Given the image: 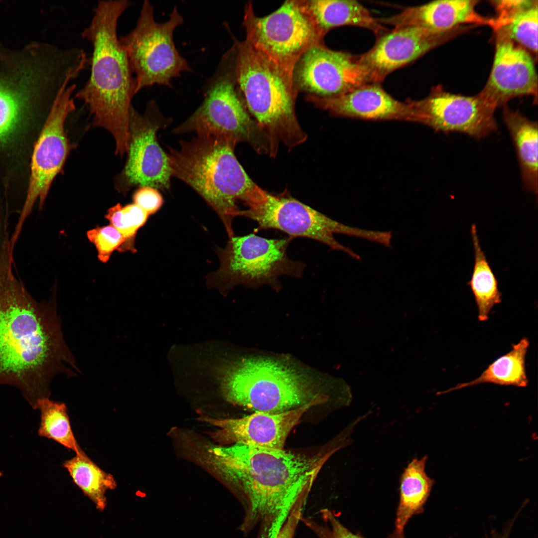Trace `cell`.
<instances>
[{
	"label": "cell",
	"instance_id": "6da1fadb",
	"mask_svg": "<svg viewBox=\"0 0 538 538\" xmlns=\"http://www.w3.org/2000/svg\"><path fill=\"white\" fill-rule=\"evenodd\" d=\"M9 253H0V385L18 388L31 406L49 398L56 375L80 373L57 314L56 294L36 301L13 274Z\"/></svg>",
	"mask_w": 538,
	"mask_h": 538
},
{
	"label": "cell",
	"instance_id": "7a4b0ae2",
	"mask_svg": "<svg viewBox=\"0 0 538 538\" xmlns=\"http://www.w3.org/2000/svg\"><path fill=\"white\" fill-rule=\"evenodd\" d=\"M342 448L334 440L314 454L241 444L213 447L208 452L243 506L241 530H257L256 538H275L295 504L308 496L324 465Z\"/></svg>",
	"mask_w": 538,
	"mask_h": 538
},
{
	"label": "cell",
	"instance_id": "3957f363",
	"mask_svg": "<svg viewBox=\"0 0 538 538\" xmlns=\"http://www.w3.org/2000/svg\"><path fill=\"white\" fill-rule=\"evenodd\" d=\"M129 0H100L81 36L93 46L91 74L74 98L89 107L93 125L109 132L116 154L128 151L129 114L136 94L135 78L117 34L119 18L130 6Z\"/></svg>",
	"mask_w": 538,
	"mask_h": 538
},
{
	"label": "cell",
	"instance_id": "277c9868",
	"mask_svg": "<svg viewBox=\"0 0 538 538\" xmlns=\"http://www.w3.org/2000/svg\"><path fill=\"white\" fill-rule=\"evenodd\" d=\"M236 145L223 139L200 135L181 140L169 148L172 175L195 190L223 222L229 238L234 236L232 221L257 185L245 172L234 153Z\"/></svg>",
	"mask_w": 538,
	"mask_h": 538
},
{
	"label": "cell",
	"instance_id": "5b68a950",
	"mask_svg": "<svg viewBox=\"0 0 538 538\" xmlns=\"http://www.w3.org/2000/svg\"><path fill=\"white\" fill-rule=\"evenodd\" d=\"M79 71L71 50L47 44L0 57V134L21 130L35 104L57 96Z\"/></svg>",
	"mask_w": 538,
	"mask_h": 538
},
{
	"label": "cell",
	"instance_id": "8992f818",
	"mask_svg": "<svg viewBox=\"0 0 538 538\" xmlns=\"http://www.w3.org/2000/svg\"><path fill=\"white\" fill-rule=\"evenodd\" d=\"M233 38L237 85L249 113L267 136L269 155L275 156L280 142L290 148L302 143L307 135L295 114L294 81L246 40Z\"/></svg>",
	"mask_w": 538,
	"mask_h": 538
},
{
	"label": "cell",
	"instance_id": "52a82bcc",
	"mask_svg": "<svg viewBox=\"0 0 538 538\" xmlns=\"http://www.w3.org/2000/svg\"><path fill=\"white\" fill-rule=\"evenodd\" d=\"M223 371L221 383L227 400L255 411L282 412L329 399L311 378L279 359L243 358Z\"/></svg>",
	"mask_w": 538,
	"mask_h": 538
},
{
	"label": "cell",
	"instance_id": "ba28073f",
	"mask_svg": "<svg viewBox=\"0 0 538 538\" xmlns=\"http://www.w3.org/2000/svg\"><path fill=\"white\" fill-rule=\"evenodd\" d=\"M234 44L222 56L203 86V100L194 113L175 128V134L195 133L234 145L249 143L259 153L269 154L266 134L251 117L237 85Z\"/></svg>",
	"mask_w": 538,
	"mask_h": 538
},
{
	"label": "cell",
	"instance_id": "9c48e42d",
	"mask_svg": "<svg viewBox=\"0 0 538 538\" xmlns=\"http://www.w3.org/2000/svg\"><path fill=\"white\" fill-rule=\"evenodd\" d=\"M229 238L218 251L220 266L209 276L211 285L227 290L238 284L254 288L266 284L279 290V276H302L305 264L287 255L292 238L267 239L251 234Z\"/></svg>",
	"mask_w": 538,
	"mask_h": 538
},
{
	"label": "cell",
	"instance_id": "30bf717a",
	"mask_svg": "<svg viewBox=\"0 0 538 538\" xmlns=\"http://www.w3.org/2000/svg\"><path fill=\"white\" fill-rule=\"evenodd\" d=\"M183 21L175 6L167 20L157 22L153 5L145 0L134 28L120 37L135 78L136 93L155 84L171 87L173 78L182 72L193 71L173 39L174 30Z\"/></svg>",
	"mask_w": 538,
	"mask_h": 538
},
{
	"label": "cell",
	"instance_id": "8fae6325",
	"mask_svg": "<svg viewBox=\"0 0 538 538\" xmlns=\"http://www.w3.org/2000/svg\"><path fill=\"white\" fill-rule=\"evenodd\" d=\"M243 24L246 40L293 81L301 56L313 45L323 42L298 0H286L275 11L261 17L256 15L249 1L245 6Z\"/></svg>",
	"mask_w": 538,
	"mask_h": 538
},
{
	"label": "cell",
	"instance_id": "7c38bea8",
	"mask_svg": "<svg viewBox=\"0 0 538 538\" xmlns=\"http://www.w3.org/2000/svg\"><path fill=\"white\" fill-rule=\"evenodd\" d=\"M245 204L248 208L241 210L239 216L256 222L258 231L274 229L293 239L309 238L360 260L359 255L340 244L333 236L335 233L352 236L354 228L338 223L293 198L273 195L257 185Z\"/></svg>",
	"mask_w": 538,
	"mask_h": 538
},
{
	"label": "cell",
	"instance_id": "4fadbf2b",
	"mask_svg": "<svg viewBox=\"0 0 538 538\" xmlns=\"http://www.w3.org/2000/svg\"><path fill=\"white\" fill-rule=\"evenodd\" d=\"M171 122V119L163 116L155 100L147 103L143 114L137 112L132 105L127 158L115 180L118 191L125 193L137 186L162 190L170 188L172 175L169 157L160 146L157 134Z\"/></svg>",
	"mask_w": 538,
	"mask_h": 538
},
{
	"label": "cell",
	"instance_id": "5bb4252c",
	"mask_svg": "<svg viewBox=\"0 0 538 538\" xmlns=\"http://www.w3.org/2000/svg\"><path fill=\"white\" fill-rule=\"evenodd\" d=\"M76 88L73 84L63 88L53 102L35 144L31 158L30 175L25 200L14 234L19 235L22 226L38 199L42 208L50 186L62 170L71 145L67 137L65 123L75 109L72 95Z\"/></svg>",
	"mask_w": 538,
	"mask_h": 538
},
{
	"label": "cell",
	"instance_id": "9a60e30c",
	"mask_svg": "<svg viewBox=\"0 0 538 538\" xmlns=\"http://www.w3.org/2000/svg\"><path fill=\"white\" fill-rule=\"evenodd\" d=\"M297 91L319 98L337 96L373 82L370 72L350 54L327 48L323 42L301 56L294 72Z\"/></svg>",
	"mask_w": 538,
	"mask_h": 538
},
{
	"label": "cell",
	"instance_id": "2e32d148",
	"mask_svg": "<svg viewBox=\"0 0 538 538\" xmlns=\"http://www.w3.org/2000/svg\"><path fill=\"white\" fill-rule=\"evenodd\" d=\"M410 102L418 111L421 123L437 132L461 133L480 139L498 130L497 108L481 93L465 96L438 86L425 98Z\"/></svg>",
	"mask_w": 538,
	"mask_h": 538
},
{
	"label": "cell",
	"instance_id": "e0dca14e",
	"mask_svg": "<svg viewBox=\"0 0 538 538\" xmlns=\"http://www.w3.org/2000/svg\"><path fill=\"white\" fill-rule=\"evenodd\" d=\"M318 404L311 403L279 412L255 411L239 418H217L203 414L199 418L216 427L211 435L222 444L281 449L303 414Z\"/></svg>",
	"mask_w": 538,
	"mask_h": 538
},
{
	"label": "cell",
	"instance_id": "ac0fdd59",
	"mask_svg": "<svg viewBox=\"0 0 538 538\" xmlns=\"http://www.w3.org/2000/svg\"><path fill=\"white\" fill-rule=\"evenodd\" d=\"M468 27L439 32L418 26L395 29L379 37L374 46L357 58L378 84L389 73L422 56Z\"/></svg>",
	"mask_w": 538,
	"mask_h": 538
},
{
	"label": "cell",
	"instance_id": "d6986e66",
	"mask_svg": "<svg viewBox=\"0 0 538 538\" xmlns=\"http://www.w3.org/2000/svg\"><path fill=\"white\" fill-rule=\"evenodd\" d=\"M496 33L492 69L480 92L496 108L526 95L537 98L538 76L532 58L500 31Z\"/></svg>",
	"mask_w": 538,
	"mask_h": 538
},
{
	"label": "cell",
	"instance_id": "ffe728a7",
	"mask_svg": "<svg viewBox=\"0 0 538 538\" xmlns=\"http://www.w3.org/2000/svg\"><path fill=\"white\" fill-rule=\"evenodd\" d=\"M316 107L331 114L370 120H404L421 123L420 115L409 101L401 102L378 84H366L345 94L330 98L307 96Z\"/></svg>",
	"mask_w": 538,
	"mask_h": 538
},
{
	"label": "cell",
	"instance_id": "44dd1931",
	"mask_svg": "<svg viewBox=\"0 0 538 538\" xmlns=\"http://www.w3.org/2000/svg\"><path fill=\"white\" fill-rule=\"evenodd\" d=\"M474 0H439L425 4L407 7L399 13L378 19L382 24L395 28L418 26L432 31L445 32L454 30L463 24L486 25L494 28L495 18L479 14Z\"/></svg>",
	"mask_w": 538,
	"mask_h": 538
},
{
	"label": "cell",
	"instance_id": "7402d4cb",
	"mask_svg": "<svg viewBox=\"0 0 538 538\" xmlns=\"http://www.w3.org/2000/svg\"><path fill=\"white\" fill-rule=\"evenodd\" d=\"M298 2L323 39L331 29L341 25L368 28L377 35L383 34L386 31L367 8L355 0H298Z\"/></svg>",
	"mask_w": 538,
	"mask_h": 538
},
{
	"label": "cell",
	"instance_id": "603a6c76",
	"mask_svg": "<svg viewBox=\"0 0 538 538\" xmlns=\"http://www.w3.org/2000/svg\"><path fill=\"white\" fill-rule=\"evenodd\" d=\"M503 118L514 143L524 187L537 195L538 190V126L536 121L506 106Z\"/></svg>",
	"mask_w": 538,
	"mask_h": 538
},
{
	"label": "cell",
	"instance_id": "cb8c5ba5",
	"mask_svg": "<svg viewBox=\"0 0 538 538\" xmlns=\"http://www.w3.org/2000/svg\"><path fill=\"white\" fill-rule=\"evenodd\" d=\"M428 457L413 459L404 468L400 481L399 502L395 521V530L404 533L408 521L422 513L434 480L429 477L425 466Z\"/></svg>",
	"mask_w": 538,
	"mask_h": 538
},
{
	"label": "cell",
	"instance_id": "d4e9b609",
	"mask_svg": "<svg viewBox=\"0 0 538 538\" xmlns=\"http://www.w3.org/2000/svg\"><path fill=\"white\" fill-rule=\"evenodd\" d=\"M530 342L523 338L507 354L490 364L477 378L460 383L440 393L443 394L480 384L492 383L501 386L527 387L529 381L526 369V358Z\"/></svg>",
	"mask_w": 538,
	"mask_h": 538
},
{
	"label": "cell",
	"instance_id": "484cf974",
	"mask_svg": "<svg viewBox=\"0 0 538 538\" xmlns=\"http://www.w3.org/2000/svg\"><path fill=\"white\" fill-rule=\"evenodd\" d=\"M474 251V264L468 282L477 306L480 321H487L493 307L502 301L498 281L482 250L475 224L470 230Z\"/></svg>",
	"mask_w": 538,
	"mask_h": 538
},
{
	"label": "cell",
	"instance_id": "4316f807",
	"mask_svg": "<svg viewBox=\"0 0 538 538\" xmlns=\"http://www.w3.org/2000/svg\"><path fill=\"white\" fill-rule=\"evenodd\" d=\"M63 466L74 483L96 508L100 511L104 510L107 504V491L114 490L117 486L113 476L101 469L84 452L65 461Z\"/></svg>",
	"mask_w": 538,
	"mask_h": 538
},
{
	"label": "cell",
	"instance_id": "83f0119b",
	"mask_svg": "<svg viewBox=\"0 0 538 538\" xmlns=\"http://www.w3.org/2000/svg\"><path fill=\"white\" fill-rule=\"evenodd\" d=\"M36 409L40 412L38 430L40 436L52 439L73 450L76 454L84 452L74 436L64 403L44 398L37 400Z\"/></svg>",
	"mask_w": 538,
	"mask_h": 538
},
{
	"label": "cell",
	"instance_id": "f1b7e54d",
	"mask_svg": "<svg viewBox=\"0 0 538 538\" xmlns=\"http://www.w3.org/2000/svg\"><path fill=\"white\" fill-rule=\"evenodd\" d=\"M149 215L134 203L122 206L120 203L108 209L105 218L125 239L119 252L135 253V241L138 230L146 223Z\"/></svg>",
	"mask_w": 538,
	"mask_h": 538
},
{
	"label": "cell",
	"instance_id": "f546056e",
	"mask_svg": "<svg viewBox=\"0 0 538 538\" xmlns=\"http://www.w3.org/2000/svg\"><path fill=\"white\" fill-rule=\"evenodd\" d=\"M538 9L536 3L519 12L496 31L502 32L512 41H517L537 54Z\"/></svg>",
	"mask_w": 538,
	"mask_h": 538
},
{
	"label": "cell",
	"instance_id": "4dcf8cb0",
	"mask_svg": "<svg viewBox=\"0 0 538 538\" xmlns=\"http://www.w3.org/2000/svg\"><path fill=\"white\" fill-rule=\"evenodd\" d=\"M300 522L318 538H365L359 532L355 534L346 528L332 511L325 508L315 516L302 517Z\"/></svg>",
	"mask_w": 538,
	"mask_h": 538
},
{
	"label": "cell",
	"instance_id": "1f68e13d",
	"mask_svg": "<svg viewBox=\"0 0 538 538\" xmlns=\"http://www.w3.org/2000/svg\"><path fill=\"white\" fill-rule=\"evenodd\" d=\"M87 236L96 247L99 260L103 263L108 261L115 250L119 252L125 242L122 234L111 225L91 229L87 232Z\"/></svg>",
	"mask_w": 538,
	"mask_h": 538
},
{
	"label": "cell",
	"instance_id": "d6a6232c",
	"mask_svg": "<svg viewBox=\"0 0 538 538\" xmlns=\"http://www.w3.org/2000/svg\"><path fill=\"white\" fill-rule=\"evenodd\" d=\"M497 12L498 17L495 18L494 31L502 27L508 21L519 12L538 3L537 0H501L492 1Z\"/></svg>",
	"mask_w": 538,
	"mask_h": 538
},
{
	"label": "cell",
	"instance_id": "836d02e7",
	"mask_svg": "<svg viewBox=\"0 0 538 538\" xmlns=\"http://www.w3.org/2000/svg\"><path fill=\"white\" fill-rule=\"evenodd\" d=\"M133 199L134 203L149 216L158 211L163 203V197L158 190L148 186L139 187L134 192Z\"/></svg>",
	"mask_w": 538,
	"mask_h": 538
},
{
	"label": "cell",
	"instance_id": "e575fe53",
	"mask_svg": "<svg viewBox=\"0 0 538 538\" xmlns=\"http://www.w3.org/2000/svg\"><path fill=\"white\" fill-rule=\"evenodd\" d=\"M307 498L302 497L297 501L275 538H294L297 525L303 516Z\"/></svg>",
	"mask_w": 538,
	"mask_h": 538
},
{
	"label": "cell",
	"instance_id": "d590c367",
	"mask_svg": "<svg viewBox=\"0 0 538 538\" xmlns=\"http://www.w3.org/2000/svg\"><path fill=\"white\" fill-rule=\"evenodd\" d=\"M6 236H5V237H6ZM5 237L4 239L3 240H1V223H0V249L1 248L2 245L3 244V242L4 240V239L5 238Z\"/></svg>",
	"mask_w": 538,
	"mask_h": 538
},
{
	"label": "cell",
	"instance_id": "8d00e7d4",
	"mask_svg": "<svg viewBox=\"0 0 538 538\" xmlns=\"http://www.w3.org/2000/svg\"><path fill=\"white\" fill-rule=\"evenodd\" d=\"M2 475V473L0 472V477Z\"/></svg>",
	"mask_w": 538,
	"mask_h": 538
}]
</instances>
